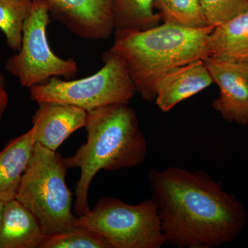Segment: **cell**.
<instances>
[{"label":"cell","instance_id":"4","mask_svg":"<svg viewBox=\"0 0 248 248\" xmlns=\"http://www.w3.org/2000/svg\"><path fill=\"white\" fill-rule=\"evenodd\" d=\"M64 159L56 152L36 143L16 197L35 215L45 236L76 228L73 194L67 186Z\"/></svg>","mask_w":248,"mask_h":248},{"label":"cell","instance_id":"8","mask_svg":"<svg viewBox=\"0 0 248 248\" xmlns=\"http://www.w3.org/2000/svg\"><path fill=\"white\" fill-rule=\"evenodd\" d=\"M219 96L213 107L230 123L248 125V63H234L209 58L203 60Z\"/></svg>","mask_w":248,"mask_h":248},{"label":"cell","instance_id":"12","mask_svg":"<svg viewBox=\"0 0 248 248\" xmlns=\"http://www.w3.org/2000/svg\"><path fill=\"white\" fill-rule=\"evenodd\" d=\"M36 143L32 125L27 133L11 140L0 152V201L3 203L16 200Z\"/></svg>","mask_w":248,"mask_h":248},{"label":"cell","instance_id":"1","mask_svg":"<svg viewBox=\"0 0 248 248\" xmlns=\"http://www.w3.org/2000/svg\"><path fill=\"white\" fill-rule=\"evenodd\" d=\"M149 179L166 244L217 248L234 241L247 226L244 205L205 172L170 167L153 170Z\"/></svg>","mask_w":248,"mask_h":248},{"label":"cell","instance_id":"16","mask_svg":"<svg viewBox=\"0 0 248 248\" xmlns=\"http://www.w3.org/2000/svg\"><path fill=\"white\" fill-rule=\"evenodd\" d=\"M32 4L33 0H0V30L15 51L21 48L24 24Z\"/></svg>","mask_w":248,"mask_h":248},{"label":"cell","instance_id":"5","mask_svg":"<svg viewBox=\"0 0 248 248\" xmlns=\"http://www.w3.org/2000/svg\"><path fill=\"white\" fill-rule=\"evenodd\" d=\"M136 93L125 62L110 52L106 56L104 66L92 76L76 80L53 77L30 89L31 99L37 104L60 103L86 112L113 104H128Z\"/></svg>","mask_w":248,"mask_h":248},{"label":"cell","instance_id":"7","mask_svg":"<svg viewBox=\"0 0 248 248\" xmlns=\"http://www.w3.org/2000/svg\"><path fill=\"white\" fill-rule=\"evenodd\" d=\"M50 14L47 0H33L24 24L21 48L6 62L7 71L24 87L31 89L53 77L73 78L78 73L73 59H62L50 48L46 35Z\"/></svg>","mask_w":248,"mask_h":248},{"label":"cell","instance_id":"19","mask_svg":"<svg viewBox=\"0 0 248 248\" xmlns=\"http://www.w3.org/2000/svg\"><path fill=\"white\" fill-rule=\"evenodd\" d=\"M209 26L217 27L248 10V0H200Z\"/></svg>","mask_w":248,"mask_h":248},{"label":"cell","instance_id":"20","mask_svg":"<svg viewBox=\"0 0 248 248\" xmlns=\"http://www.w3.org/2000/svg\"><path fill=\"white\" fill-rule=\"evenodd\" d=\"M9 104V94L6 89L4 76L0 73V120L6 112Z\"/></svg>","mask_w":248,"mask_h":248},{"label":"cell","instance_id":"6","mask_svg":"<svg viewBox=\"0 0 248 248\" xmlns=\"http://www.w3.org/2000/svg\"><path fill=\"white\" fill-rule=\"evenodd\" d=\"M76 226L102 235L112 248H161L166 244L152 199L130 205L119 199L103 197L89 213L78 217Z\"/></svg>","mask_w":248,"mask_h":248},{"label":"cell","instance_id":"13","mask_svg":"<svg viewBox=\"0 0 248 248\" xmlns=\"http://www.w3.org/2000/svg\"><path fill=\"white\" fill-rule=\"evenodd\" d=\"M45 235L30 210L19 201L4 204L0 223V248H36Z\"/></svg>","mask_w":248,"mask_h":248},{"label":"cell","instance_id":"18","mask_svg":"<svg viewBox=\"0 0 248 248\" xmlns=\"http://www.w3.org/2000/svg\"><path fill=\"white\" fill-rule=\"evenodd\" d=\"M38 248H112L105 237L83 227H76L73 231L45 236Z\"/></svg>","mask_w":248,"mask_h":248},{"label":"cell","instance_id":"15","mask_svg":"<svg viewBox=\"0 0 248 248\" xmlns=\"http://www.w3.org/2000/svg\"><path fill=\"white\" fill-rule=\"evenodd\" d=\"M155 0H114L115 30H143L158 25L159 15L154 12Z\"/></svg>","mask_w":248,"mask_h":248},{"label":"cell","instance_id":"21","mask_svg":"<svg viewBox=\"0 0 248 248\" xmlns=\"http://www.w3.org/2000/svg\"><path fill=\"white\" fill-rule=\"evenodd\" d=\"M4 203L0 201V223H1V218H2L3 212H4Z\"/></svg>","mask_w":248,"mask_h":248},{"label":"cell","instance_id":"14","mask_svg":"<svg viewBox=\"0 0 248 248\" xmlns=\"http://www.w3.org/2000/svg\"><path fill=\"white\" fill-rule=\"evenodd\" d=\"M208 48L210 58L248 63V10L214 28Z\"/></svg>","mask_w":248,"mask_h":248},{"label":"cell","instance_id":"10","mask_svg":"<svg viewBox=\"0 0 248 248\" xmlns=\"http://www.w3.org/2000/svg\"><path fill=\"white\" fill-rule=\"evenodd\" d=\"M32 116L37 143L56 152L67 139L86 126L88 112L84 109L55 102L40 103Z\"/></svg>","mask_w":248,"mask_h":248},{"label":"cell","instance_id":"11","mask_svg":"<svg viewBox=\"0 0 248 248\" xmlns=\"http://www.w3.org/2000/svg\"><path fill=\"white\" fill-rule=\"evenodd\" d=\"M213 83L203 60H195L168 72L158 83L155 101L160 110L168 112Z\"/></svg>","mask_w":248,"mask_h":248},{"label":"cell","instance_id":"2","mask_svg":"<svg viewBox=\"0 0 248 248\" xmlns=\"http://www.w3.org/2000/svg\"><path fill=\"white\" fill-rule=\"evenodd\" d=\"M87 140L76 154L63 158L67 169H79L73 212L89 213L90 186L99 171L132 169L145 161L148 148L135 110L128 104L108 106L87 112Z\"/></svg>","mask_w":248,"mask_h":248},{"label":"cell","instance_id":"9","mask_svg":"<svg viewBox=\"0 0 248 248\" xmlns=\"http://www.w3.org/2000/svg\"><path fill=\"white\" fill-rule=\"evenodd\" d=\"M50 13L76 35L107 40L115 31L114 0H47Z\"/></svg>","mask_w":248,"mask_h":248},{"label":"cell","instance_id":"17","mask_svg":"<svg viewBox=\"0 0 248 248\" xmlns=\"http://www.w3.org/2000/svg\"><path fill=\"white\" fill-rule=\"evenodd\" d=\"M155 6L165 23L182 27H209L200 0H155Z\"/></svg>","mask_w":248,"mask_h":248},{"label":"cell","instance_id":"3","mask_svg":"<svg viewBox=\"0 0 248 248\" xmlns=\"http://www.w3.org/2000/svg\"><path fill=\"white\" fill-rule=\"evenodd\" d=\"M215 27L195 29L164 22L143 30H115L109 52L124 60L137 92L152 102L158 83L168 72L210 57L209 36Z\"/></svg>","mask_w":248,"mask_h":248}]
</instances>
